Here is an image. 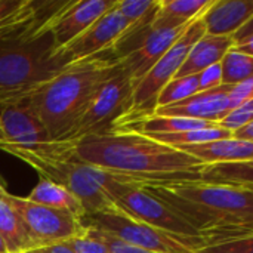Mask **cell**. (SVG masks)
<instances>
[{"instance_id": "1", "label": "cell", "mask_w": 253, "mask_h": 253, "mask_svg": "<svg viewBox=\"0 0 253 253\" xmlns=\"http://www.w3.org/2000/svg\"><path fill=\"white\" fill-rule=\"evenodd\" d=\"M34 150L93 166L129 184L199 179L203 166L200 160L178 148L125 129L87 135L76 141H50Z\"/></svg>"}, {"instance_id": "2", "label": "cell", "mask_w": 253, "mask_h": 253, "mask_svg": "<svg viewBox=\"0 0 253 253\" xmlns=\"http://www.w3.org/2000/svg\"><path fill=\"white\" fill-rule=\"evenodd\" d=\"M122 70L111 49L64 67L40 84L28 101L42 120L49 139H61L96 98L104 84Z\"/></svg>"}, {"instance_id": "3", "label": "cell", "mask_w": 253, "mask_h": 253, "mask_svg": "<svg viewBox=\"0 0 253 253\" xmlns=\"http://www.w3.org/2000/svg\"><path fill=\"white\" fill-rule=\"evenodd\" d=\"M136 185L170 206L202 236L224 228H253V190L222 187L200 179Z\"/></svg>"}, {"instance_id": "4", "label": "cell", "mask_w": 253, "mask_h": 253, "mask_svg": "<svg viewBox=\"0 0 253 253\" xmlns=\"http://www.w3.org/2000/svg\"><path fill=\"white\" fill-rule=\"evenodd\" d=\"M50 33L0 49V105L28 98L64 67L53 55Z\"/></svg>"}, {"instance_id": "5", "label": "cell", "mask_w": 253, "mask_h": 253, "mask_svg": "<svg viewBox=\"0 0 253 253\" xmlns=\"http://www.w3.org/2000/svg\"><path fill=\"white\" fill-rule=\"evenodd\" d=\"M0 150L27 163L42 179L53 182L74 194L80 200L86 216L108 212L116 208L93 178L92 169L87 165L58 159L37 150H24L7 145L0 147Z\"/></svg>"}, {"instance_id": "6", "label": "cell", "mask_w": 253, "mask_h": 253, "mask_svg": "<svg viewBox=\"0 0 253 253\" xmlns=\"http://www.w3.org/2000/svg\"><path fill=\"white\" fill-rule=\"evenodd\" d=\"M206 9H203L202 13L190 22V25L181 34V37L168 49V52L151 67V70L147 73V76L136 84V87L132 93L129 111L122 119L119 126L133 122V120H138V119H142V117H147V116H151L156 111L157 96H159L160 90L178 74L190 49L205 34L202 15Z\"/></svg>"}, {"instance_id": "7", "label": "cell", "mask_w": 253, "mask_h": 253, "mask_svg": "<svg viewBox=\"0 0 253 253\" xmlns=\"http://www.w3.org/2000/svg\"><path fill=\"white\" fill-rule=\"evenodd\" d=\"M83 225L111 234L129 245L156 253H194L203 243L202 237H178L141 222L136 218L113 208L108 212L87 215Z\"/></svg>"}, {"instance_id": "8", "label": "cell", "mask_w": 253, "mask_h": 253, "mask_svg": "<svg viewBox=\"0 0 253 253\" xmlns=\"http://www.w3.org/2000/svg\"><path fill=\"white\" fill-rule=\"evenodd\" d=\"M133 90L135 83L129 73L122 67V70L104 84L73 127L58 141H76L87 135L116 129L129 111Z\"/></svg>"}, {"instance_id": "9", "label": "cell", "mask_w": 253, "mask_h": 253, "mask_svg": "<svg viewBox=\"0 0 253 253\" xmlns=\"http://www.w3.org/2000/svg\"><path fill=\"white\" fill-rule=\"evenodd\" d=\"M22 219L36 249L65 243L80 237L86 227L80 216L64 209L46 208L28 202L25 197L9 194L4 199Z\"/></svg>"}, {"instance_id": "10", "label": "cell", "mask_w": 253, "mask_h": 253, "mask_svg": "<svg viewBox=\"0 0 253 253\" xmlns=\"http://www.w3.org/2000/svg\"><path fill=\"white\" fill-rule=\"evenodd\" d=\"M127 27L129 22L113 6L86 31H83L79 37L53 55L62 67L87 59L107 49H111Z\"/></svg>"}, {"instance_id": "11", "label": "cell", "mask_w": 253, "mask_h": 253, "mask_svg": "<svg viewBox=\"0 0 253 253\" xmlns=\"http://www.w3.org/2000/svg\"><path fill=\"white\" fill-rule=\"evenodd\" d=\"M46 142L49 135L28 98L0 110V147L34 150Z\"/></svg>"}, {"instance_id": "12", "label": "cell", "mask_w": 253, "mask_h": 253, "mask_svg": "<svg viewBox=\"0 0 253 253\" xmlns=\"http://www.w3.org/2000/svg\"><path fill=\"white\" fill-rule=\"evenodd\" d=\"M114 3L116 0H68L49 24V33L55 47L53 53L86 31Z\"/></svg>"}, {"instance_id": "13", "label": "cell", "mask_w": 253, "mask_h": 253, "mask_svg": "<svg viewBox=\"0 0 253 253\" xmlns=\"http://www.w3.org/2000/svg\"><path fill=\"white\" fill-rule=\"evenodd\" d=\"M182 25L178 28H150L141 39L135 50H132L125 58L119 59L122 67L132 77L135 87L147 76L151 67L168 52V49L181 37V34L188 27Z\"/></svg>"}, {"instance_id": "14", "label": "cell", "mask_w": 253, "mask_h": 253, "mask_svg": "<svg viewBox=\"0 0 253 253\" xmlns=\"http://www.w3.org/2000/svg\"><path fill=\"white\" fill-rule=\"evenodd\" d=\"M228 89L230 84H221L216 89L197 92L196 95L182 99L176 104L156 108L153 114L196 119V120H205L216 125L231 110L230 99H228Z\"/></svg>"}, {"instance_id": "15", "label": "cell", "mask_w": 253, "mask_h": 253, "mask_svg": "<svg viewBox=\"0 0 253 253\" xmlns=\"http://www.w3.org/2000/svg\"><path fill=\"white\" fill-rule=\"evenodd\" d=\"M249 19H253V0H213L202 15L209 36L230 37Z\"/></svg>"}, {"instance_id": "16", "label": "cell", "mask_w": 253, "mask_h": 253, "mask_svg": "<svg viewBox=\"0 0 253 253\" xmlns=\"http://www.w3.org/2000/svg\"><path fill=\"white\" fill-rule=\"evenodd\" d=\"M231 47H233L231 37H227V36H209V34L205 33L193 44V47L190 49L182 67L179 68L178 74L173 79L199 74L205 68L221 62L224 55Z\"/></svg>"}, {"instance_id": "17", "label": "cell", "mask_w": 253, "mask_h": 253, "mask_svg": "<svg viewBox=\"0 0 253 253\" xmlns=\"http://www.w3.org/2000/svg\"><path fill=\"white\" fill-rule=\"evenodd\" d=\"M178 150L193 156L203 165L253 160V142H245L234 138H225L197 145H184L178 147Z\"/></svg>"}, {"instance_id": "18", "label": "cell", "mask_w": 253, "mask_h": 253, "mask_svg": "<svg viewBox=\"0 0 253 253\" xmlns=\"http://www.w3.org/2000/svg\"><path fill=\"white\" fill-rule=\"evenodd\" d=\"M199 179L222 187L253 190V160L203 165Z\"/></svg>"}, {"instance_id": "19", "label": "cell", "mask_w": 253, "mask_h": 253, "mask_svg": "<svg viewBox=\"0 0 253 253\" xmlns=\"http://www.w3.org/2000/svg\"><path fill=\"white\" fill-rule=\"evenodd\" d=\"M211 126H218L211 122L205 120H196V119H185V117H175V116H159L151 114L129 123H125L116 129H125V130H133L141 135H166V133H179L187 130H196V129H205Z\"/></svg>"}, {"instance_id": "20", "label": "cell", "mask_w": 253, "mask_h": 253, "mask_svg": "<svg viewBox=\"0 0 253 253\" xmlns=\"http://www.w3.org/2000/svg\"><path fill=\"white\" fill-rule=\"evenodd\" d=\"M212 0H160L151 28H178L190 24Z\"/></svg>"}, {"instance_id": "21", "label": "cell", "mask_w": 253, "mask_h": 253, "mask_svg": "<svg viewBox=\"0 0 253 253\" xmlns=\"http://www.w3.org/2000/svg\"><path fill=\"white\" fill-rule=\"evenodd\" d=\"M202 239L194 253H253V228H224Z\"/></svg>"}, {"instance_id": "22", "label": "cell", "mask_w": 253, "mask_h": 253, "mask_svg": "<svg viewBox=\"0 0 253 253\" xmlns=\"http://www.w3.org/2000/svg\"><path fill=\"white\" fill-rule=\"evenodd\" d=\"M0 237L9 253H27L36 249L22 219L9 206L6 200L0 199Z\"/></svg>"}, {"instance_id": "23", "label": "cell", "mask_w": 253, "mask_h": 253, "mask_svg": "<svg viewBox=\"0 0 253 253\" xmlns=\"http://www.w3.org/2000/svg\"><path fill=\"white\" fill-rule=\"evenodd\" d=\"M28 202L42 205L46 208H53V209H64L68 212H73L74 215L80 216L82 219L86 216V212L80 203V200L67 191L65 188L49 182L46 179H40L39 184L33 188V191L25 197Z\"/></svg>"}, {"instance_id": "24", "label": "cell", "mask_w": 253, "mask_h": 253, "mask_svg": "<svg viewBox=\"0 0 253 253\" xmlns=\"http://www.w3.org/2000/svg\"><path fill=\"white\" fill-rule=\"evenodd\" d=\"M154 141H159L162 144H166L169 147L178 148L184 145H197L205 142H212L218 139L233 138V133L219 127V126H211L205 129H196V130H187L179 133H166V135H151Z\"/></svg>"}, {"instance_id": "25", "label": "cell", "mask_w": 253, "mask_h": 253, "mask_svg": "<svg viewBox=\"0 0 253 253\" xmlns=\"http://www.w3.org/2000/svg\"><path fill=\"white\" fill-rule=\"evenodd\" d=\"M219 64L222 84H236L253 77V56L230 49Z\"/></svg>"}, {"instance_id": "26", "label": "cell", "mask_w": 253, "mask_h": 253, "mask_svg": "<svg viewBox=\"0 0 253 253\" xmlns=\"http://www.w3.org/2000/svg\"><path fill=\"white\" fill-rule=\"evenodd\" d=\"M199 92V80L197 74L172 79L159 93L157 96V108L166 107L170 104H176L182 99H187Z\"/></svg>"}, {"instance_id": "27", "label": "cell", "mask_w": 253, "mask_h": 253, "mask_svg": "<svg viewBox=\"0 0 253 253\" xmlns=\"http://www.w3.org/2000/svg\"><path fill=\"white\" fill-rule=\"evenodd\" d=\"M160 0H116V10L129 22V27H135L151 21L156 15Z\"/></svg>"}, {"instance_id": "28", "label": "cell", "mask_w": 253, "mask_h": 253, "mask_svg": "<svg viewBox=\"0 0 253 253\" xmlns=\"http://www.w3.org/2000/svg\"><path fill=\"white\" fill-rule=\"evenodd\" d=\"M251 122H253V98L231 108L216 125L233 133L234 130H237L239 127H242Z\"/></svg>"}, {"instance_id": "29", "label": "cell", "mask_w": 253, "mask_h": 253, "mask_svg": "<svg viewBox=\"0 0 253 253\" xmlns=\"http://www.w3.org/2000/svg\"><path fill=\"white\" fill-rule=\"evenodd\" d=\"M65 243L76 253H110L107 246L87 227H86V231L80 237L71 239Z\"/></svg>"}, {"instance_id": "30", "label": "cell", "mask_w": 253, "mask_h": 253, "mask_svg": "<svg viewBox=\"0 0 253 253\" xmlns=\"http://www.w3.org/2000/svg\"><path fill=\"white\" fill-rule=\"evenodd\" d=\"M230 37L233 40L231 49L242 52L245 55L253 56V19H249L248 22H245Z\"/></svg>"}, {"instance_id": "31", "label": "cell", "mask_w": 253, "mask_h": 253, "mask_svg": "<svg viewBox=\"0 0 253 253\" xmlns=\"http://www.w3.org/2000/svg\"><path fill=\"white\" fill-rule=\"evenodd\" d=\"M89 228V227H87ZM95 236L107 246L108 252L110 253H156V252H150V251H145L142 248H138V246H133V245H129L111 234H107V233H102V231H98V230H93L90 228Z\"/></svg>"}, {"instance_id": "32", "label": "cell", "mask_w": 253, "mask_h": 253, "mask_svg": "<svg viewBox=\"0 0 253 253\" xmlns=\"http://www.w3.org/2000/svg\"><path fill=\"white\" fill-rule=\"evenodd\" d=\"M199 80V92H206L211 89H216L222 84V73L221 64H213L197 74Z\"/></svg>"}, {"instance_id": "33", "label": "cell", "mask_w": 253, "mask_h": 253, "mask_svg": "<svg viewBox=\"0 0 253 253\" xmlns=\"http://www.w3.org/2000/svg\"><path fill=\"white\" fill-rule=\"evenodd\" d=\"M253 98V77L243 80L240 83L236 84H230L228 89V99H230V105L231 108L246 102L248 99Z\"/></svg>"}, {"instance_id": "34", "label": "cell", "mask_w": 253, "mask_h": 253, "mask_svg": "<svg viewBox=\"0 0 253 253\" xmlns=\"http://www.w3.org/2000/svg\"><path fill=\"white\" fill-rule=\"evenodd\" d=\"M233 138L239 139V141H245V142H253V122L234 130Z\"/></svg>"}, {"instance_id": "35", "label": "cell", "mask_w": 253, "mask_h": 253, "mask_svg": "<svg viewBox=\"0 0 253 253\" xmlns=\"http://www.w3.org/2000/svg\"><path fill=\"white\" fill-rule=\"evenodd\" d=\"M21 1L22 0H0V19L12 13L21 4Z\"/></svg>"}, {"instance_id": "36", "label": "cell", "mask_w": 253, "mask_h": 253, "mask_svg": "<svg viewBox=\"0 0 253 253\" xmlns=\"http://www.w3.org/2000/svg\"><path fill=\"white\" fill-rule=\"evenodd\" d=\"M40 253H76L67 243H59V245H52L47 248L39 249Z\"/></svg>"}, {"instance_id": "37", "label": "cell", "mask_w": 253, "mask_h": 253, "mask_svg": "<svg viewBox=\"0 0 253 253\" xmlns=\"http://www.w3.org/2000/svg\"><path fill=\"white\" fill-rule=\"evenodd\" d=\"M7 196H9V193H7V190H6V184L0 179V199L4 200Z\"/></svg>"}, {"instance_id": "38", "label": "cell", "mask_w": 253, "mask_h": 253, "mask_svg": "<svg viewBox=\"0 0 253 253\" xmlns=\"http://www.w3.org/2000/svg\"><path fill=\"white\" fill-rule=\"evenodd\" d=\"M0 253H9L7 249H6V246H4V242L1 240V237H0Z\"/></svg>"}, {"instance_id": "39", "label": "cell", "mask_w": 253, "mask_h": 253, "mask_svg": "<svg viewBox=\"0 0 253 253\" xmlns=\"http://www.w3.org/2000/svg\"><path fill=\"white\" fill-rule=\"evenodd\" d=\"M27 253H40V251H39V249H34V251H31V252H27Z\"/></svg>"}, {"instance_id": "40", "label": "cell", "mask_w": 253, "mask_h": 253, "mask_svg": "<svg viewBox=\"0 0 253 253\" xmlns=\"http://www.w3.org/2000/svg\"><path fill=\"white\" fill-rule=\"evenodd\" d=\"M1 108H3V107H1V105H0V110H1Z\"/></svg>"}]
</instances>
